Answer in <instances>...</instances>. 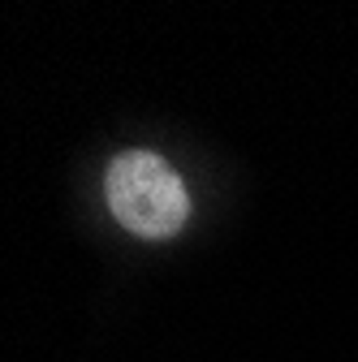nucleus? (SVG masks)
<instances>
[{
	"label": "nucleus",
	"instance_id": "f257e3e1",
	"mask_svg": "<svg viewBox=\"0 0 358 362\" xmlns=\"http://www.w3.org/2000/svg\"><path fill=\"white\" fill-rule=\"evenodd\" d=\"M104 194L125 229L151 242L182 233V224L190 216V194L182 186V177L156 151H121L108 164Z\"/></svg>",
	"mask_w": 358,
	"mask_h": 362
}]
</instances>
